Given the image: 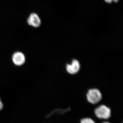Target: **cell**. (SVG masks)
I'll return each instance as SVG.
<instances>
[{"label": "cell", "mask_w": 123, "mask_h": 123, "mask_svg": "<svg viewBox=\"0 0 123 123\" xmlns=\"http://www.w3.org/2000/svg\"><path fill=\"white\" fill-rule=\"evenodd\" d=\"M81 123H95L94 121L89 118H85L81 120Z\"/></svg>", "instance_id": "6"}, {"label": "cell", "mask_w": 123, "mask_h": 123, "mask_svg": "<svg viewBox=\"0 0 123 123\" xmlns=\"http://www.w3.org/2000/svg\"><path fill=\"white\" fill-rule=\"evenodd\" d=\"M27 22L30 25L35 27H39L41 24L39 17L36 13H33L30 15L27 20Z\"/></svg>", "instance_id": "5"}, {"label": "cell", "mask_w": 123, "mask_h": 123, "mask_svg": "<svg viewBox=\"0 0 123 123\" xmlns=\"http://www.w3.org/2000/svg\"><path fill=\"white\" fill-rule=\"evenodd\" d=\"M106 2L108 3H111L112 2H118L119 0H104Z\"/></svg>", "instance_id": "7"}, {"label": "cell", "mask_w": 123, "mask_h": 123, "mask_svg": "<svg viewBox=\"0 0 123 123\" xmlns=\"http://www.w3.org/2000/svg\"><path fill=\"white\" fill-rule=\"evenodd\" d=\"M95 114L98 118L100 119H108L111 116V110L105 105H101L95 110Z\"/></svg>", "instance_id": "2"}, {"label": "cell", "mask_w": 123, "mask_h": 123, "mask_svg": "<svg viewBox=\"0 0 123 123\" xmlns=\"http://www.w3.org/2000/svg\"><path fill=\"white\" fill-rule=\"evenodd\" d=\"M3 107V105L2 102L0 99V111L2 110Z\"/></svg>", "instance_id": "8"}, {"label": "cell", "mask_w": 123, "mask_h": 123, "mask_svg": "<svg viewBox=\"0 0 123 123\" xmlns=\"http://www.w3.org/2000/svg\"><path fill=\"white\" fill-rule=\"evenodd\" d=\"M108 123V122H104V123Z\"/></svg>", "instance_id": "9"}, {"label": "cell", "mask_w": 123, "mask_h": 123, "mask_svg": "<svg viewBox=\"0 0 123 123\" xmlns=\"http://www.w3.org/2000/svg\"><path fill=\"white\" fill-rule=\"evenodd\" d=\"M86 98L89 102L92 104H97L102 99V94L98 89H91L86 94Z\"/></svg>", "instance_id": "1"}, {"label": "cell", "mask_w": 123, "mask_h": 123, "mask_svg": "<svg viewBox=\"0 0 123 123\" xmlns=\"http://www.w3.org/2000/svg\"><path fill=\"white\" fill-rule=\"evenodd\" d=\"M80 68V63L77 60H73L71 64H68L66 66L67 72L69 74L74 75L79 72Z\"/></svg>", "instance_id": "3"}, {"label": "cell", "mask_w": 123, "mask_h": 123, "mask_svg": "<svg viewBox=\"0 0 123 123\" xmlns=\"http://www.w3.org/2000/svg\"><path fill=\"white\" fill-rule=\"evenodd\" d=\"M12 60L14 63L17 66H21L25 63V58L23 53L18 52L13 55Z\"/></svg>", "instance_id": "4"}]
</instances>
